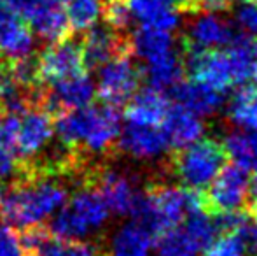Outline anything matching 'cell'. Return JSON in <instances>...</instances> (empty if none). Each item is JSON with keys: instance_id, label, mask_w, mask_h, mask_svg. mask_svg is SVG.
<instances>
[{"instance_id": "obj_24", "label": "cell", "mask_w": 257, "mask_h": 256, "mask_svg": "<svg viewBox=\"0 0 257 256\" xmlns=\"http://www.w3.org/2000/svg\"><path fill=\"white\" fill-rule=\"evenodd\" d=\"M154 239L156 235L147 226L130 219L112 235L107 256H151Z\"/></svg>"}, {"instance_id": "obj_7", "label": "cell", "mask_w": 257, "mask_h": 256, "mask_svg": "<svg viewBox=\"0 0 257 256\" xmlns=\"http://www.w3.org/2000/svg\"><path fill=\"white\" fill-rule=\"evenodd\" d=\"M96 70H98L95 82L96 93L105 104L119 107L139 92L142 70L130 51L115 55Z\"/></svg>"}, {"instance_id": "obj_3", "label": "cell", "mask_w": 257, "mask_h": 256, "mask_svg": "<svg viewBox=\"0 0 257 256\" xmlns=\"http://www.w3.org/2000/svg\"><path fill=\"white\" fill-rule=\"evenodd\" d=\"M203 200L193 190L173 185L156 183L144 190L142 198L137 204L130 219L147 226L156 237L182 223L193 212L200 211Z\"/></svg>"}, {"instance_id": "obj_1", "label": "cell", "mask_w": 257, "mask_h": 256, "mask_svg": "<svg viewBox=\"0 0 257 256\" xmlns=\"http://www.w3.org/2000/svg\"><path fill=\"white\" fill-rule=\"evenodd\" d=\"M68 186L48 170H27L0 195V218L14 228L42 226L67 202Z\"/></svg>"}, {"instance_id": "obj_41", "label": "cell", "mask_w": 257, "mask_h": 256, "mask_svg": "<svg viewBox=\"0 0 257 256\" xmlns=\"http://www.w3.org/2000/svg\"><path fill=\"white\" fill-rule=\"evenodd\" d=\"M0 195H2V185H0Z\"/></svg>"}, {"instance_id": "obj_17", "label": "cell", "mask_w": 257, "mask_h": 256, "mask_svg": "<svg viewBox=\"0 0 257 256\" xmlns=\"http://www.w3.org/2000/svg\"><path fill=\"white\" fill-rule=\"evenodd\" d=\"M122 51H130L128 39H122L110 27H98V25L89 28L81 46L82 63L91 70H96Z\"/></svg>"}, {"instance_id": "obj_36", "label": "cell", "mask_w": 257, "mask_h": 256, "mask_svg": "<svg viewBox=\"0 0 257 256\" xmlns=\"http://www.w3.org/2000/svg\"><path fill=\"white\" fill-rule=\"evenodd\" d=\"M236 20L250 34H257V4H245L236 11Z\"/></svg>"}, {"instance_id": "obj_25", "label": "cell", "mask_w": 257, "mask_h": 256, "mask_svg": "<svg viewBox=\"0 0 257 256\" xmlns=\"http://www.w3.org/2000/svg\"><path fill=\"white\" fill-rule=\"evenodd\" d=\"M132 18L142 25L173 32L180 23V11L173 0H126Z\"/></svg>"}, {"instance_id": "obj_32", "label": "cell", "mask_w": 257, "mask_h": 256, "mask_svg": "<svg viewBox=\"0 0 257 256\" xmlns=\"http://www.w3.org/2000/svg\"><path fill=\"white\" fill-rule=\"evenodd\" d=\"M102 16L105 18L107 27H110L112 30H115L117 34L128 30L133 21L126 0H103Z\"/></svg>"}, {"instance_id": "obj_33", "label": "cell", "mask_w": 257, "mask_h": 256, "mask_svg": "<svg viewBox=\"0 0 257 256\" xmlns=\"http://www.w3.org/2000/svg\"><path fill=\"white\" fill-rule=\"evenodd\" d=\"M206 256H247V253L236 233L222 232V235L215 237L206 247Z\"/></svg>"}, {"instance_id": "obj_15", "label": "cell", "mask_w": 257, "mask_h": 256, "mask_svg": "<svg viewBox=\"0 0 257 256\" xmlns=\"http://www.w3.org/2000/svg\"><path fill=\"white\" fill-rule=\"evenodd\" d=\"M119 149L139 161H153L170 149V142L163 127H137L126 125L119 133Z\"/></svg>"}, {"instance_id": "obj_11", "label": "cell", "mask_w": 257, "mask_h": 256, "mask_svg": "<svg viewBox=\"0 0 257 256\" xmlns=\"http://www.w3.org/2000/svg\"><path fill=\"white\" fill-rule=\"evenodd\" d=\"M248 170L238 165L222 167L208 186L206 205L213 214L238 212L248 198Z\"/></svg>"}, {"instance_id": "obj_29", "label": "cell", "mask_w": 257, "mask_h": 256, "mask_svg": "<svg viewBox=\"0 0 257 256\" xmlns=\"http://www.w3.org/2000/svg\"><path fill=\"white\" fill-rule=\"evenodd\" d=\"M68 27L75 32H88L96 27L103 14V0H60Z\"/></svg>"}, {"instance_id": "obj_37", "label": "cell", "mask_w": 257, "mask_h": 256, "mask_svg": "<svg viewBox=\"0 0 257 256\" xmlns=\"http://www.w3.org/2000/svg\"><path fill=\"white\" fill-rule=\"evenodd\" d=\"M248 197L252 200V211H254V214H257V174L250 181V186H248Z\"/></svg>"}, {"instance_id": "obj_35", "label": "cell", "mask_w": 257, "mask_h": 256, "mask_svg": "<svg viewBox=\"0 0 257 256\" xmlns=\"http://www.w3.org/2000/svg\"><path fill=\"white\" fill-rule=\"evenodd\" d=\"M20 158L11 147L0 144V181L13 176H20Z\"/></svg>"}, {"instance_id": "obj_2", "label": "cell", "mask_w": 257, "mask_h": 256, "mask_svg": "<svg viewBox=\"0 0 257 256\" xmlns=\"http://www.w3.org/2000/svg\"><path fill=\"white\" fill-rule=\"evenodd\" d=\"M121 133V114L110 104L63 111L54 123V135L68 153L84 149L91 154H103L114 147Z\"/></svg>"}, {"instance_id": "obj_28", "label": "cell", "mask_w": 257, "mask_h": 256, "mask_svg": "<svg viewBox=\"0 0 257 256\" xmlns=\"http://www.w3.org/2000/svg\"><path fill=\"white\" fill-rule=\"evenodd\" d=\"M39 97L37 90L25 88L13 77L9 70L0 72V111L20 114L27 107L35 106L34 99Z\"/></svg>"}, {"instance_id": "obj_31", "label": "cell", "mask_w": 257, "mask_h": 256, "mask_svg": "<svg viewBox=\"0 0 257 256\" xmlns=\"http://www.w3.org/2000/svg\"><path fill=\"white\" fill-rule=\"evenodd\" d=\"M227 232L236 233V237L243 244L247 256H257V214L233 212Z\"/></svg>"}, {"instance_id": "obj_5", "label": "cell", "mask_w": 257, "mask_h": 256, "mask_svg": "<svg viewBox=\"0 0 257 256\" xmlns=\"http://www.w3.org/2000/svg\"><path fill=\"white\" fill-rule=\"evenodd\" d=\"M226 161V149L222 142L212 137L198 139L173 154L172 170L184 188L201 192L208 188Z\"/></svg>"}, {"instance_id": "obj_8", "label": "cell", "mask_w": 257, "mask_h": 256, "mask_svg": "<svg viewBox=\"0 0 257 256\" xmlns=\"http://www.w3.org/2000/svg\"><path fill=\"white\" fill-rule=\"evenodd\" d=\"M184 70L189 72L191 79H196L219 92L226 93L229 88L240 84L236 68L229 49H198L184 46L182 55Z\"/></svg>"}, {"instance_id": "obj_26", "label": "cell", "mask_w": 257, "mask_h": 256, "mask_svg": "<svg viewBox=\"0 0 257 256\" xmlns=\"http://www.w3.org/2000/svg\"><path fill=\"white\" fill-rule=\"evenodd\" d=\"M182 55H179L177 51L170 53L159 60H154L151 63H146V79L149 82V88L159 90V92L172 90L173 86L182 81Z\"/></svg>"}, {"instance_id": "obj_34", "label": "cell", "mask_w": 257, "mask_h": 256, "mask_svg": "<svg viewBox=\"0 0 257 256\" xmlns=\"http://www.w3.org/2000/svg\"><path fill=\"white\" fill-rule=\"evenodd\" d=\"M0 256H27L16 228L0 223Z\"/></svg>"}, {"instance_id": "obj_19", "label": "cell", "mask_w": 257, "mask_h": 256, "mask_svg": "<svg viewBox=\"0 0 257 256\" xmlns=\"http://www.w3.org/2000/svg\"><path fill=\"white\" fill-rule=\"evenodd\" d=\"M35 48L34 32L14 13H0V53L11 62L32 56Z\"/></svg>"}, {"instance_id": "obj_23", "label": "cell", "mask_w": 257, "mask_h": 256, "mask_svg": "<svg viewBox=\"0 0 257 256\" xmlns=\"http://www.w3.org/2000/svg\"><path fill=\"white\" fill-rule=\"evenodd\" d=\"M128 49L133 56L146 63H151L177 51L175 37L172 35V32L149 27V25H142L133 32L132 37L128 39Z\"/></svg>"}, {"instance_id": "obj_13", "label": "cell", "mask_w": 257, "mask_h": 256, "mask_svg": "<svg viewBox=\"0 0 257 256\" xmlns=\"http://www.w3.org/2000/svg\"><path fill=\"white\" fill-rule=\"evenodd\" d=\"M20 237L27 256H103L96 244L88 240L60 239L42 226L27 228Z\"/></svg>"}, {"instance_id": "obj_10", "label": "cell", "mask_w": 257, "mask_h": 256, "mask_svg": "<svg viewBox=\"0 0 257 256\" xmlns=\"http://www.w3.org/2000/svg\"><path fill=\"white\" fill-rule=\"evenodd\" d=\"M93 186L103 198L108 212L114 216H132L137 204L142 198L137 179L130 172L119 168H102L95 174Z\"/></svg>"}, {"instance_id": "obj_20", "label": "cell", "mask_w": 257, "mask_h": 256, "mask_svg": "<svg viewBox=\"0 0 257 256\" xmlns=\"http://www.w3.org/2000/svg\"><path fill=\"white\" fill-rule=\"evenodd\" d=\"M172 93L179 106L186 107L200 118L215 114L224 104L222 92L201 81H196V79H191L186 82L180 81L179 84L172 88Z\"/></svg>"}, {"instance_id": "obj_12", "label": "cell", "mask_w": 257, "mask_h": 256, "mask_svg": "<svg viewBox=\"0 0 257 256\" xmlns=\"http://www.w3.org/2000/svg\"><path fill=\"white\" fill-rule=\"evenodd\" d=\"M35 63H37L39 81H44L48 84L84 72L81 46L68 39L49 42V46L39 55Z\"/></svg>"}, {"instance_id": "obj_39", "label": "cell", "mask_w": 257, "mask_h": 256, "mask_svg": "<svg viewBox=\"0 0 257 256\" xmlns=\"http://www.w3.org/2000/svg\"><path fill=\"white\" fill-rule=\"evenodd\" d=\"M240 2H243V4H257V0H240Z\"/></svg>"}, {"instance_id": "obj_6", "label": "cell", "mask_w": 257, "mask_h": 256, "mask_svg": "<svg viewBox=\"0 0 257 256\" xmlns=\"http://www.w3.org/2000/svg\"><path fill=\"white\" fill-rule=\"evenodd\" d=\"M217 233L215 218L200 209L177 226L159 233L154 240L156 256H198L206 251Z\"/></svg>"}, {"instance_id": "obj_16", "label": "cell", "mask_w": 257, "mask_h": 256, "mask_svg": "<svg viewBox=\"0 0 257 256\" xmlns=\"http://www.w3.org/2000/svg\"><path fill=\"white\" fill-rule=\"evenodd\" d=\"M48 95L42 99V104L46 107H53V109H81L89 104H93V99L96 95V86L89 75L84 72L75 74L72 77L61 79L58 82L49 84Z\"/></svg>"}, {"instance_id": "obj_30", "label": "cell", "mask_w": 257, "mask_h": 256, "mask_svg": "<svg viewBox=\"0 0 257 256\" xmlns=\"http://www.w3.org/2000/svg\"><path fill=\"white\" fill-rule=\"evenodd\" d=\"M227 118L233 125L257 132V88L243 86L234 93L227 107Z\"/></svg>"}, {"instance_id": "obj_22", "label": "cell", "mask_w": 257, "mask_h": 256, "mask_svg": "<svg viewBox=\"0 0 257 256\" xmlns=\"http://www.w3.org/2000/svg\"><path fill=\"white\" fill-rule=\"evenodd\" d=\"M30 30L46 42L61 41L68 35V21L60 0H41L27 16Z\"/></svg>"}, {"instance_id": "obj_4", "label": "cell", "mask_w": 257, "mask_h": 256, "mask_svg": "<svg viewBox=\"0 0 257 256\" xmlns=\"http://www.w3.org/2000/svg\"><path fill=\"white\" fill-rule=\"evenodd\" d=\"M110 212L93 185H84L68 195L67 202L51 218L49 233L60 239L86 240L107 225Z\"/></svg>"}, {"instance_id": "obj_14", "label": "cell", "mask_w": 257, "mask_h": 256, "mask_svg": "<svg viewBox=\"0 0 257 256\" xmlns=\"http://www.w3.org/2000/svg\"><path fill=\"white\" fill-rule=\"evenodd\" d=\"M236 32L231 23L220 14L213 13H193L187 23L184 44L187 48L198 49H219L227 48L236 39Z\"/></svg>"}, {"instance_id": "obj_21", "label": "cell", "mask_w": 257, "mask_h": 256, "mask_svg": "<svg viewBox=\"0 0 257 256\" xmlns=\"http://www.w3.org/2000/svg\"><path fill=\"white\" fill-rule=\"evenodd\" d=\"M161 127L165 130L172 149H182V147L196 142L205 132L201 118L179 104H173V106L170 104V109Z\"/></svg>"}, {"instance_id": "obj_27", "label": "cell", "mask_w": 257, "mask_h": 256, "mask_svg": "<svg viewBox=\"0 0 257 256\" xmlns=\"http://www.w3.org/2000/svg\"><path fill=\"white\" fill-rule=\"evenodd\" d=\"M226 156L245 170H257V132L234 130L224 139Z\"/></svg>"}, {"instance_id": "obj_38", "label": "cell", "mask_w": 257, "mask_h": 256, "mask_svg": "<svg viewBox=\"0 0 257 256\" xmlns=\"http://www.w3.org/2000/svg\"><path fill=\"white\" fill-rule=\"evenodd\" d=\"M196 2L198 0H177L175 6H177V9L182 11V13L191 14L194 11V7H196Z\"/></svg>"}, {"instance_id": "obj_9", "label": "cell", "mask_w": 257, "mask_h": 256, "mask_svg": "<svg viewBox=\"0 0 257 256\" xmlns=\"http://www.w3.org/2000/svg\"><path fill=\"white\" fill-rule=\"evenodd\" d=\"M54 123L46 107L30 106L18 114L14 153L20 160L34 161L42 156L53 142Z\"/></svg>"}, {"instance_id": "obj_18", "label": "cell", "mask_w": 257, "mask_h": 256, "mask_svg": "<svg viewBox=\"0 0 257 256\" xmlns=\"http://www.w3.org/2000/svg\"><path fill=\"white\" fill-rule=\"evenodd\" d=\"M168 109L170 102L165 92L146 88L142 92H137L128 100L124 121L126 125H137V127H161Z\"/></svg>"}, {"instance_id": "obj_40", "label": "cell", "mask_w": 257, "mask_h": 256, "mask_svg": "<svg viewBox=\"0 0 257 256\" xmlns=\"http://www.w3.org/2000/svg\"><path fill=\"white\" fill-rule=\"evenodd\" d=\"M252 79L255 81V88H257V67H255V72H254V75H252Z\"/></svg>"}]
</instances>
